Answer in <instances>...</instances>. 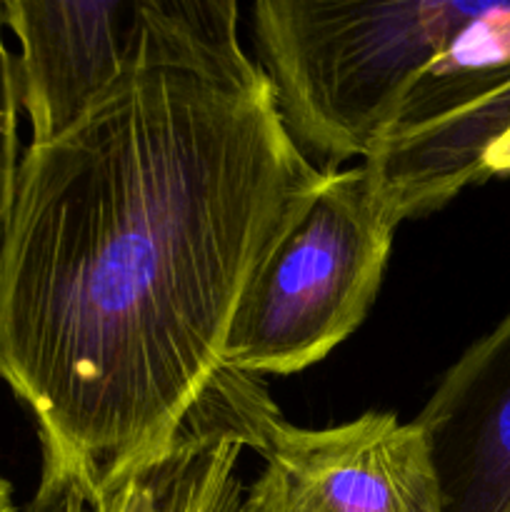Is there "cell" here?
<instances>
[{
	"mask_svg": "<svg viewBox=\"0 0 510 512\" xmlns=\"http://www.w3.org/2000/svg\"><path fill=\"white\" fill-rule=\"evenodd\" d=\"M400 223L365 165L328 175L245 293L223 368L290 375L320 363L368 315Z\"/></svg>",
	"mask_w": 510,
	"mask_h": 512,
	"instance_id": "3957f363",
	"label": "cell"
},
{
	"mask_svg": "<svg viewBox=\"0 0 510 512\" xmlns=\"http://www.w3.org/2000/svg\"><path fill=\"white\" fill-rule=\"evenodd\" d=\"M0 512H15L13 490H10V483L3 475H0Z\"/></svg>",
	"mask_w": 510,
	"mask_h": 512,
	"instance_id": "8fae6325",
	"label": "cell"
},
{
	"mask_svg": "<svg viewBox=\"0 0 510 512\" xmlns=\"http://www.w3.org/2000/svg\"><path fill=\"white\" fill-rule=\"evenodd\" d=\"M18 43L15 88L28 145L68 133L125 75L163 58H243L230 0H3Z\"/></svg>",
	"mask_w": 510,
	"mask_h": 512,
	"instance_id": "277c9868",
	"label": "cell"
},
{
	"mask_svg": "<svg viewBox=\"0 0 510 512\" xmlns=\"http://www.w3.org/2000/svg\"><path fill=\"white\" fill-rule=\"evenodd\" d=\"M415 423L443 512H510V310L445 370Z\"/></svg>",
	"mask_w": 510,
	"mask_h": 512,
	"instance_id": "52a82bcc",
	"label": "cell"
},
{
	"mask_svg": "<svg viewBox=\"0 0 510 512\" xmlns=\"http://www.w3.org/2000/svg\"><path fill=\"white\" fill-rule=\"evenodd\" d=\"M250 448L265 468L240 512H443L423 428L395 413L305 430L265 393L250 420Z\"/></svg>",
	"mask_w": 510,
	"mask_h": 512,
	"instance_id": "5b68a950",
	"label": "cell"
},
{
	"mask_svg": "<svg viewBox=\"0 0 510 512\" xmlns=\"http://www.w3.org/2000/svg\"><path fill=\"white\" fill-rule=\"evenodd\" d=\"M258 65L300 153L323 175L368 160L433 85L510 60V3L253 5Z\"/></svg>",
	"mask_w": 510,
	"mask_h": 512,
	"instance_id": "7a4b0ae2",
	"label": "cell"
},
{
	"mask_svg": "<svg viewBox=\"0 0 510 512\" xmlns=\"http://www.w3.org/2000/svg\"><path fill=\"white\" fill-rule=\"evenodd\" d=\"M260 375L223 368L183 430L100 490L93 512H240L243 450Z\"/></svg>",
	"mask_w": 510,
	"mask_h": 512,
	"instance_id": "ba28073f",
	"label": "cell"
},
{
	"mask_svg": "<svg viewBox=\"0 0 510 512\" xmlns=\"http://www.w3.org/2000/svg\"><path fill=\"white\" fill-rule=\"evenodd\" d=\"M325 178L250 55L153 60L25 148L0 243V378L88 503L183 430Z\"/></svg>",
	"mask_w": 510,
	"mask_h": 512,
	"instance_id": "6da1fadb",
	"label": "cell"
},
{
	"mask_svg": "<svg viewBox=\"0 0 510 512\" xmlns=\"http://www.w3.org/2000/svg\"><path fill=\"white\" fill-rule=\"evenodd\" d=\"M88 508V493L78 475L43 460L40 485L23 512H85Z\"/></svg>",
	"mask_w": 510,
	"mask_h": 512,
	"instance_id": "30bf717a",
	"label": "cell"
},
{
	"mask_svg": "<svg viewBox=\"0 0 510 512\" xmlns=\"http://www.w3.org/2000/svg\"><path fill=\"white\" fill-rule=\"evenodd\" d=\"M363 165L403 220L443 208L468 185L510 175V60L465 75Z\"/></svg>",
	"mask_w": 510,
	"mask_h": 512,
	"instance_id": "8992f818",
	"label": "cell"
},
{
	"mask_svg": "<svg viewBox=\"0 0 510 512\" xmlns=\"http://www.w3.org/2000/svg\"><path fill=\"white\" fill-rule=\"evenodd\" d=\"M5 18L3 0H0V243H3L5 225H8L10 208H13L15 180L20 168V140L18 120L20 103L18 88H15V53L5 40Z\"/></svg>",
	"mask_w": 510,
	"mask_h": 512,
	"instance_id": "9c48e42d",
	"label": "cell"
}]
</instances>
